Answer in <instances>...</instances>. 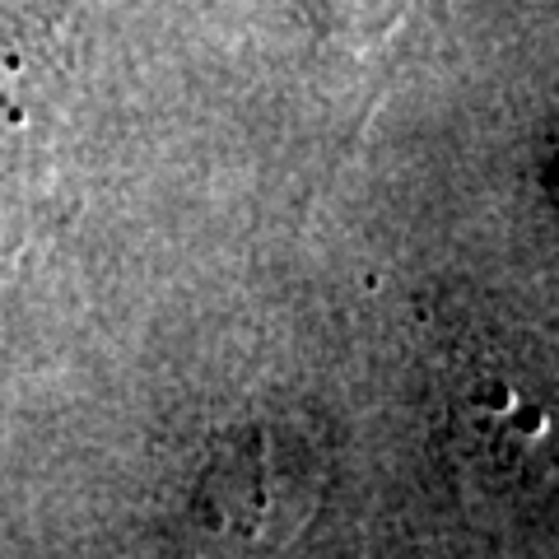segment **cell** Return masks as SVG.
Wrapping results in <instances>:
<instances>
[{"label": "cell", "mask_w": 559, "mask_h": 559, "mask_svg": "<svg viewBox=\"0 0 559 559\" xmlns=\"http://www.w3.org/2000/svg\"><path fill=\"white\" fill-rule=\"evenodd\" d=\"M466 457L509 489L559 480V378L532 359L489 364L457 392Z\"/></svg>", "instance_id": "6da1fadb"}, {"label": "cell", "mask_w": 559, "mask_h": 559, "mask_svg": "<svg viewBox=\"0 0 559 559\" xmlns=\"http://www.w3.org/2000/svg\"><path fill=\"white\" fill-rule=\"evenodd\" d=\"M550 201H555V210H559V159H555V168H550Z\"/></svg>", "instance_id": "7a4b0ae2"}]
</instances>
